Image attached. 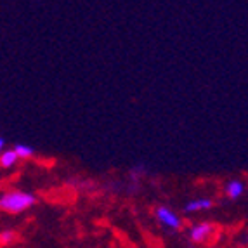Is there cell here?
<instances>
[{"mask_svg": "<svg viewBox=\"0 0 248 248\" xmlns=\"http://www.w3.org/2000/svg\"><path fill=\"white\" fill-rule=\"evenodd\" d=\"M215 231H217V226H215V224L200 222V224H195V226H191L187 236H189V240L195 241V243H207L212 236L215 234Z\"/></svg>", "mask_w": 248, "mask_h": 248, "instance_id": "obj_3", "label": "cell"}, {"mask_svg": "<svg viewBox=\"0 0 248 248\" xmlns=\"http://www.w3.org/2000/svg\"><path fill=\"white\" fill-rule=\"evenodd\" d=\"M35 203H37V198L33 193L14 189L0 196V210L5 214H23L33 207Z\"/></svg>", "mask_w": 248, "mask_h": 248, "instance_id": "obj_1", "label": "cell"}, {"mask_svg": "<svg viewBox=\"0 0 248 248\" xmlns=\"http://www.w3.org/2000/svg\"><path fill=\"white\" fill-rule=\"evenodd\" d=\"M245 182L240 181V179H231V181L226 182V186H224V195L228 196L229 200H238L245 195Z\"/></svg>", "mask_w": 248, "mask_h": 248, "instance_id": "obj_4", "label": "cell"}, {"mask_svg": "<svg viewBox=\"0 0 248 248\" xmlns=\"http://www.w3.org/2000/svg\"><path fill=\"white\" fill-rule=\"evenodd\" d=\"M155 217H156L158 222L167 229H172V231H179L182 228V220L177 214H175L172 208L169 207H158L155 210Z\"/></svg>", "mask_w": 248, "mask_h": 248, "instance_id": "obj_2", "label": "cell"}, {"mask_svg": "<svg viewBox=\"0 0 248 248\" xmlns=\"http://www.w3.org/2000/svg\"><path fill=\"white\" fill-rule=\"evenodd\" d=\"M247 243H248V241H247Z\"/></svg>", "mask_w": 248, "mask_h": 248, "instance_id": "obj_11", "label": "cell"}, {"mask_svg": "<svg viewBox=\"0 0 248 248\" xmlns=\"http://www.w3.org/2000/svg\"><path fill=\"white\" fill-rule=\"evenodd\" d=\"M13 149L16 151V155H17L19 160H28V158H31L35 155V149L28 144H16Z\"/></svg>", "mask_w": 248, "mask_h": 248, "instance_id": "obj_7", "label": "cell"}, {"mask_svg": "<svg viewBox=\"0 0 248 248\" xmlns=\"http://www.w3.org/2000/svg\"><path fill=\"white\" fill-rule=\"evenodd\" d=\"M17 161H19V158H17L14 149H4L0 153V167L2 169H13L17 165Z\"/></svg>", "mask_w": 248, "mask_h": 248, "instance_id": "obj_6", "label": "cell"}, {"mask_svg": "<svg viewBox=\"0 0 248 248\" xmlns=\"http://www.w3.org/2000/svg\"><path fill=\"white\" fill-rule=\"evenodd\" d=\"M5 149V141H4V137H0V153Z\"/></svg>", "mask_w": 248, "mask_h": 248, "instance_id": "obj_10", "label": "cell"}, {"mask_svg": "<svg viewBox=\"0 0 248 248\" xmlns=\"http://www.w3.org/2000/svg\"><path fill=\"white\" fill-rule=\"evenodd\" d=\"M146 174V169L142 165H137V167H134L132 170H130V179L132 181H137V179H141L142 175Z\"/></svg>", "mask_w": 248, "mask_h": 248, "instance_id": "obj_9", "label": "cell"}, {"mask_svg": "<svg viewBox=\"0 0 248 248\" xmlns=\"http://www.w3.org/2000/svg\"><path fill=\"white\" fill-rule=\"evenodd\" d=\"M212 207H214V202L210 198H195V200H189L184 205V212L186 214H196V212L210 210Z\"/></svg>", "mask_w": 248, "mask_h": 248, "instance_id": "obj_5", "label": "cell"}, {"mask_svg": "<svg viewBox=\"0 0 248 248\" xmlns=\"http://www.w3.org/2000/svg\"><path fill=\"white\" fill-rule=\"evenodd\" d=\"M17 240V232L16 231H0V245H4V247H9V245H13L14 241Z\"/></svg>", "mask_w": 248, "mask_h": 248, "instance_id": "obj_8", "label": "cell"}]
</instances>
